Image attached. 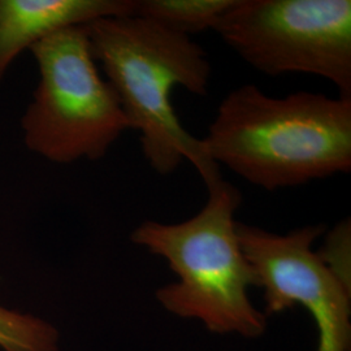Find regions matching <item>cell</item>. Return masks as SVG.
<instances>
[{"mask_svg":"<svg viewBox=\"0 0 351 351\" xmlns=\"http://www.w3.org/2000/svg\"><path fill=\"white\" fill-rule=\"evenodd\" d=\"M91 51L107 75L142 152L159 175L188 160L207 189L223 180L202 139L182 126L172 104L177 86L206 95L211 64L201 46L137 14L113 16L86 25Z\"/></svg>","mask_w":351,"mask_h":351,"instance_id":"6da1fadb","label":"cell"},{"mask_svg":"<svg viewBox=\"0 0 351 351\" xmlns=\"http://www.w3.org/2000/svg\"><path fill=\"white\" fill-rule=\"evenodd\" d=\"M215 163L274 191L351 171V98L232 90L202 139Z\"/></svg>","mask_w":351,"mask_h":351,"instance_id":"7a4b0ae2","label":"cell"},{"mask_svg":"<svg viewBox=\"0 0 351 351\" xmlns=\"http://www.w3.org/2000/svg\"><path fill=\"white\" fill-rule=\"evenodd\" d=\"M207 190V203L191 219L177 224L147 220L130 239L164 258L178 277L156 291L167 311L201 320L213 333L259 337L265 316L249 300L247 289L256 282L234 220L242 195L226 180Z\"/></svg>","mask_w":351,"mask_h":351,"instance_id":"3957f363","label":"cell"},{"mask_svg":"<svg viewBox=\"0 0 351 351\" xmlns=\"http://www.w3.org/2000/svg\"><path fill=\"white\" fill-rule=\"evenodd\" d=\"M30 51L39 77L21 119L26 149L55 164L99 160L132 125L98 71L86 25L63 29Z\"/></svg>","mask_w":351,"mask_h":351,"instance_id":"277c9868","label":"cell"},{"mask_svg":"<svg viewBox=\"0 0 351 351\" xmlns=\"http://www.w3.org/2000/svg\"><path fill=\"white\" fill-rule=\"evenodd\" d=\"M213 30L264 75H319L351 98L350 0H234Z\"/></svg>","mask_w":351,"mask_h":351,"instance_id":"5b68a950","label":"cell"},{"mask_svg":"<svg viewBox=\"0 0 351 351\" xmlns=\"http://www.w3.org/2000/svg\"><path fill=\"white\" fill-rule=\"evenodd\" d=\"M323 233V226L277 234L237 223L239 245L256 287L264 290L267 314L301 304L317 326L319 351H350V288L313 251Z\"/></svg>","mask_w":351,"mask_h":351,"instance_id":"8992f818","label":"cell"},{"mask_svg":"<svg viewBox=\"0 0 351 351\" xmlns=\"http://www.w3.org/2000/svg\"><path fill=\"white\" fill-rule=\"evenodd\" d=\"M134 8L136 0H0V84L17 56L45 38Z\"/></svg>","mask_w":351,"mask_h":351,"instance_id":"52a82bcc","label":"cell"},{"mask_svg":"<svg viewBox=\"0 0 351 351\" xmlns=\"http://www.w3.org/2000/svg\"><path fill=\"white\" fill-rule=\"evenodd\" d=\"M234 0H136L134 14L190 37L213 29Z\"/></svg>","mask_w":351,"mask_h":351,"instance_id":"ba28073f","label":"cell"},{"mask_svg":"<svg viewBox=\"0 0 351 351\" xmlns=\"http://www.w3.org/2000/svg\"><path fill=\"white\" fill-rule=\"evenodd\" d=\"M0 349L59 351V333L43 319L0 306Z\"/></svg>","mask_w":351,"mask_h":351,"instance_id":"9c48e42d","label":"cell"},{"mask_svg":"<svg viewBox=\"0 0 351 351\" xmlns=\"http://www.w3.org/2000/svg\"><path fill=\"white\" fill-rule=\"evenodd\" d=\"M350 219L343 220L326 234L324 247L317 252L326 267L350 288Z\"/></svg>","mask_w":351,"mask_h":351,"instance_id":"30bf717a","label":"cell"}]
</instances>
